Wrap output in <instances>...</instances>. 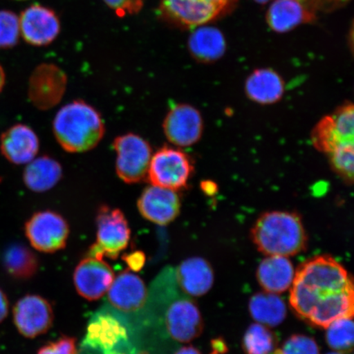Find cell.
I'll return each instance as SVG.
<instances>
[{
    "label": "cell",
    "instance_id": "3",
    "mask_svg": "<svg viewBox=\"0 0 354 354\" xmlns=\"http://www.w3.org/2000/svg\"><path fill=\"white\" fill-rule=\"evenodd\" d=\"M53 131L66 152L81 153L100 143L105 134V124L98 110L78 100L59 110L53 122Z\"/></svg>",
    "mask_w": 354,
    "mask_h": 354
},
{
    "label": "cell",
    "instance_id": "25",
    "mask_svg": "<svg viewBox=\"0 0 354 354\" xmlns=\"http://www.w3.org/2000/svg\"><path fill=\"white\" fill-rule=\"evenodd\" d=\"M3 266L8 276L26 281L37 273L39 261L29 248L20 243H13L3 252Z\"/></svg>",
    "mask_w": 354,
    "mask_h": 354
},
{
    "label": "cell",
    "instance_id": "33",
    "mask_svg": "<svg viewBox=\"0 0 354 354\" xmlns=\"http://www.w3.org/2000/svg\"><path fill=\"white\" fill-rule=\"evenodd\" d=\"M273 354H320L316 340L304 335H293Z\"/></svg>",
    "mask_w": 354,
    "mask_h": 354
},
{
    "label": "cell",
    "instance_id": "13",
    "mask_svg": "<svg viewBox=\"0 0 354 354\" xmlns=\"http://www.w3.org/2000/svg\"><path fill=\"white\" fill-rule=\"evenodd\" d=\"M163 319L166 333L176 342L189 343L201 336L203 330L202 314L197 305L187 298L171 301Z\"/></svg>",
    "mask_w": 354,
    "mask_h": 354
},
{
    "label": "cell",
    "instance_id": "5",
    "mask_svg": "<svg viewBox=\"0 0 354 354\" xmlns=\"http://www.w3.org/2000/svg\"><path fill=\"white\" fill-rule=\"evenodd\" d=\"M96 242L87 256L117 259L129 245L131 228L122 211L109 206H101L96 215Z\"/></svg>",
    "mask_w": 354,
    "mask_h": 354
},
{
    "label": "cell",
    "instance_id": "32",
    "mask_svg": "<svg viewBox=\"0 0 354 354\" xmlns=\"http://www.w3.org/2000/svg\"><path fill=\"white\" fill-rule=\"evenodd\" d=\"M20 35L19 17L15 12L0 10V48L15 46Z\"/></svg>",
    "mask_w": 354,
    "mask_h": 354
},
{
    "label": "cell",
    "instance_id": "17",
    "mask_svg": "<svg viewBox=\"0 0 354 354\" xmlns=\"http://www.w3.org/2000/svg\"><path fill=\"white\" fill-rule=\"evenodd\" d=\"M144 281L131 270H125L114 278L108 291L111 307L122 314L140 311L147 301Z\"/></svg>",
    "mask_w": 354,
    "mask_h": 354
},
{
    "label": "cell",
    "instance_id": "30",
    "mask_svg": "<svg viewBox=\"0 0 354 354\" xmlns=\"http://www.w3.org/2000/svg\"><path fill=\"white\" fill-rule=\"evenodd\" d=\"M312 141L318 151L329 154L336 146L342 143L336 131L331 115L322 118L314 127L312 131Z\"/></svg>",
    "mask_w": 354,
    "mask_h": 354
},
{
    "label": "cell",
    "instance_id": "20",
    "mask_svg": "<svg viewBox=\"0 0 354 354\" xmlns=\"http://www.w3.org/2000/svg\"><path fill=\"white\" fill-rule=\"evenodd\" d=\"M177 285L185 294L201 297L209 292L214 283V272L211 264L201 257L183 261L176 269Z\"/></svg>",
    "mask_w": 354,
    "mask_h": 354
},
{
    "label": "cell",
    "instance_id": "29",
    "mask_svg": "<svg viewBox=\"0 0 354 354\" xmlns=\"http://www.w3.org/2000/svg\"><path fill=\"white\" fill-rule=\"evenodd\" d=\"M332 169L345 183L351 185L354 177V142L336 146L329 154Z\"/></svg>",
    "mask_w": 354,
    "mask_h": 354
},
{
    "label": "cell",
    "instance_id": "42",
    "mask_svg": "<svg viewBox=\"0 0 354 354\" xmlns=\"http://www.w3.org/2000/svg\"><path fill=\"white\" fill-rule=\"evenodd\" d=\"M6 73H4L3 66L0 65V93L2 92L4 86H6Z\"/></svg>",
    "mask_w": 354,
    "mask_h": 354
},
{
    "label": "cell",
    "instance_id": "45",
    "mask_svg": "<svg viewBox=\"0 0 354 354\" xmlns=\"http://www.w3.org/2000/svg\"><path fill=\"white\" fill-rule=\"evenodd\" d=\"M17 1H25V0H17Z\"/></svg>",
    "mask_w": 354,
    "mask_h": 354
},
{
    "label": "cell",
    "instance_id": "21",
    "mask_svg": "<svg viewBox=\"0 0 354 354\" xmlns=\"http://www.w3.org/2000/svg\"><path fill=\"white\" fill-rule=\"evenodd\" d=\"M286 91V84L281 75L271 68L254 71L246 79L245 92L248 98L260 105L278 103Z\"/></svg>",
    "mask_w": 354,
    "mask_h": 354
},
{
    "label": "cell",
    "instance_id": "34",
    "mask_svg": "<svg viewBox=\"0 0 354 354\" xmlns=\"http://www.w3.org/2000/svg\"><path fill=\"white\" fill-rule=\"evenodd\" d=\"M37 354H77V339L69 336H62L55 342L44 345Z\"/></svg>",
    "mask_w": 354,
    "mask_h": 354
},
{
    "label": "cell",
    "instance_id": "1",
    "mask_svg": "<svg viewBox=\"0 0 354 354\" xmlns=\"http://www.w3.org/2000/svg\"><path fill=\"white\" fill-rule=\"evenodd\" d=\"M353 303L352 277L332 257H315L295 272L290 306L309 325L326 328L339 318H353Z\"/></svg>",
    "mask_w": 354,
    "mask_h": 354
},
{
    "label": "cell",
    "instance_id": "22",
    "mask_svg": "<svg viewBox=\"0 0 354 354\" xmlns=\"http://www.w3.org/2000/svg\"><path fill=\"white\" fill-rule=\"evenodd\" d=\"M295 275L291 261L283 256H268L260 263L256 272L260 286L272 294H281L290 289Z\"/></svg>",
    "mask_w": 354,
    "mask_h": 354
},
{
    "label": "cell",
    "instance_id": "24",
    "mask_svg": "<svg viewBox=\"0 0 354 354\" xmlns=\"http://www.w3.org/2000/svg\"><path fill=\"white\" fill-rule=\"evenodd\" d=\"M190 54L201 63H212L221 59L227 48L223 33L212 26H199L189 39Z\"/></svg>",
    "mask_w": 354,
    "mask_h": 354
},
{
    "label": "cell",
    "instance_id": "23",
    "mask_svg": "<svg viewBox=\"0 0 354 354\" xmlns=\"http://www.w3.org/2000/svg\"><path fill=\"white\" fill-rule=\"evenodd\" d=\"M63 177V168L55 158L48 156L37 157L26 165L24 172V184L35 193L48 192L59 183Z\"/></svg>",
    "mask_w": 354,
    "mask_h": 354
},
{
    "label": "cell",
    "instance_id": "27",
    "mask_svg": "<svg viewBox=\"0 0 354 354\" xmlns=\"http://www.w3.org/2000/svg\"><path fill=\"white\" fill-rule=\"evenodd\" d=\"M278 340L267 326L254 323L249 326L243 338L245 354H272L277 348Z\"/></svg>",
    "mask_w": 354,
    "mask_h": 354
},
{
    "label": "cell",
    "instance_id": "12",
    "mask_svg": "<svg viewBox=\"0 0 354 354\" xmlns=\"http://www.w3.org/2000/svg\"><path fill=\"white\" fill-rule=\"evenodd\" d=\"M66 83V75L59 66L48 64L39 65L29 80V100L39 110L54 108L64 98Z\"/></svg>",
    "mask_w": 354,
    "mask_h": 354
},
{
    "label": "cell",
    "instance_id": "4",
    "mask_svg": "<svg viewBox=\"0 0 354 354\" xmlns=\"http://www.w3.org/2000/svg\"><path fill=\"white\" fill-rule=\"evenodd\" d=\"M82 354H143L133 342L131 328L121 313L101 308L88 323Z\"/></svg>",
    "mask_w": 354,
    "mask_h": 354
},
{
    "label": "cell",
    "instance_id": "38",
    "mask_svg": "<svg viewBox=\"0 0 354 354\" xmlns=\"http://www.w3.org/2000/svg\"><path fill=\"white\" fill-rule=\"evenodd\" d=\"M8 309H10V302H8L7 295L0 289V323L6 319L8 314Z\"/></svg>",
    "mask_w": 354,
    "mask_h": 354
},
{
    "label": "cell",
    "instance_id": "43",
    "mask_svg": "<svg viewBox=\"0 0 354 354\" xmlns=\"http://www.w3.org/2000/svg\"><path fill=\"white\" fill-rule=\"evenodd\" d=\"M256 2L260 3H266L270 1V0H255Z\"/></svg>",
    "mask_w": 354,
    "mask_h": 354
},
{
    "label": "cell",
    "instance_id": "41",
    "mask_svg": "<svg viewBox=\"0 0 354 354\" xmlns=\"http://www.w3.org/2000/svg\"><path fill=\"white\" fill-rule=\"evenodd\" d=\"M175 354H201V353L194 346H185L179 348Z\"/></svg>",
    "mask_w": 354,
    "mask_h": 354
},
{
    "label": "cell",
    "instance_id": "16",
    "mask_svg": "<svg viewBox=\"0 0 354 354\" xmlns=\"http://www.w3.org/2000/svg\"><path fill=\"white\" fill-rule=\"evenodd\" d=\"M19 22L22 37L34 46H48L60 32V22L55 12L41 6L26 8L22 12Z\"/></svg>",
    "mask_w": 354,
    "mask_h": 354
},
{
    "label": "cell",
    "instance_id": "2",
    "mask_svg": "<svg viewBox=\"0 0 354 354\" xmlns=\"http://www.w3.org/2000/svg\"><path fill=\"white\" fill-rule=\"evenodd\" d=\"M257 249L267 256L291 257L306 250L308 234L297 212L270 211L261 215L251 228Z\"/></svg>",
    "mask_w": 354,
    "mask_h": 354
},
{
    "label": "cell",
    "instance_id": "7",
    "mask_svg": "<svg viewBox=\"0 0 354 354\" xmlns=\"http://www.w3.org/2000/svg\"><path fill=\"white\" fill-rule=\"evenodd\" d=\"M117 175L123 183L136 184L147 179L153 149L147 140L134 133L121 135L113 141Z\"/></svg>",
    "mask_w": 354,
    "mask_h": 354
},
{
    "label": "cell",
    "instance_id": "18",
    "mask_svg": "<svg viewBox=\"0 0 354 354\" xmlns=\"http://www.w3.org/2000/svg\"><path fill=\"white\" fill-rule=\"evenodd\" d=\"M39 137L25 124H16L4 131L0 138V152L7 160L15 165H26L37 157Z\"/></svg>",
    "mask_w": 354,
    "mask_h": 354
},
{
    "label": "cell",
    "instance_id": "44",
    "mask_svg": "<svg viewBox=\"0 0 354 354\" xmlns=\"http://www.w3.org/2000/svg\"><path fill=\"white\" fill-rule=\"evenodd\" d=\"M326 354H344V353L335 351V352H331V353H326Z\"/></svg>",
    "mask_w": 354,
    "mask_h": 354
},
{
    "label": "cell",
    "instance_id": "39",
    "mask_svg": "<svg viewBox=\"0 0 354 354\" xmlns=\"http://www.w3.org/2000/svg\"><path fill=\"white\" fill-rule=\"evenodd\" d=\"M212 354H223L227 351V346L223 339H216L212 342Z\"/></svg>",
    "mask_w": 354,
    "mask_h": 354
},
{
    "label": "cell",
    "instance_id": "19",
    "mask_svg": "<svg viewBox=\"0 0 354 354\" xmlns=\"http://www.w3.org/2000/svg\"><path fill=\"white\" fill-rule=\"evenodd\" d=\"M316 15L311 0H275L268 10L267 21L274 32L286 33L315 20Z\"/></svg>",
    "mask_w": 354,
    "mask_h": 354
},
{
    "label": "cell",
    "instance_id": "37",
    "mask_svg": "<svg viewBox=\"0 0 354 354\" xmlns=\"http://www.w3.org/2000/svg\"><path fill=\"white\" fill-rule=\"evenodd\" d=\"M349 0H311L314 12H331L346 4Z\"/></svg>",
    "mask_w": 354,
    "mask_h": 354
},
{
    "label": "cell",
    "instance_id": "28",
    "mask_svg": "<svg viewBox=\"0 0 354 354\" xmlns=\"http://www.w3.org/2000/svg\"><path fill=\"white\" fill-rule=\"evenodd\" d=\"M326 339L329 347L336 352L348 353L353 347V318L343 317L326 327Z\"/></svg>",
    "mask_w": 354,
    "mask_h": 354
},
{
    "label": "cell",
    "instance_id": "40",
    "mask_svg": "<svg viewBox=\"0 0 354 354\" xmlns=\"http://www.w3.org/2000/svg\"><path fill=\"white\" fill-rule=\"evenodd\" d=\"M201 188L203 193L209 196H214V194L218 192V187H216V183H212L211 180L203 181L201 184Z\"/></svg>",
    "mask_w": 354,
    "mask_h": 354
},
{
    "label": "cell",
    "instance_id": "31",
    "mask_svg": "<svg viewBox=\"0 0 354 354\" xmlns=\"http://www.w3.org/2000/svg\"><path fill=\"white\" fill-rule=\"evenodd\" d=\"M331 116L342 143L354 142L353 104L347 102L336 109Z\"/></svg>",
    "mask_w": 354,
    "mask_h": 354
},
{
    "label": "cell",
    "instance_id": "35",
    "mask_svg": "<svg viewBox=\"0 0 354 354\" xmlns=\"http://www.w3.org/2000/svg\"><path fill=\"white\" fill-rule=\"evenodd\" d=\"M119 15H135L143 7V0H104Z\"/></svg>",
    "mask_w": 354,
    "mask_h": 354
},
{
    "label": "cell",
    "instance_id": "10",
    "mask_svg": "<svg viewBox=\"0 0 354 354\" xmlns=\"http://www.w3.org/2000/svg\"><path fill=\"white\" fill-rule=\"evenodd\" d=\"M12 314L17 330L26 338L34 339L46 334L54 324V309L41 295H25L17 301Z\"/></svg>",
    "mask_w": 354,
    "mask_h": 354
},
{
    "label": "cell",
    "instance_id": "14",
    "mask_svg": "<svg viewBox=\"0 0 354 354\" xmlns=\"http://www.w3.org/2000/svg\"><path fill=\"white\" fill-rule=\"evenodd\" d=\"M114 272L104 259L87 256L78 263L73 273L77 293L88 301L101 299L114 280Z\"/></svg>",
    "mask_w": 354,
    "mask_h": 354
},
{
    "label": "cell",
    "instance_id": "6",
    "mask_svg": "<svg viewBox=\"0 0 354 354\" xmlns=\"http://www.w3.org/2000/svg\"><path fill=\"white\" fill-rule=\"evenodd\" d=\"M192 158L176 146H163L153 153L147 180L156 187L179 190L187 187L194 172Z\"/></svg>",
    "mask_w": 354,
    "mask_h": 354
},
{
    "label": "cell",
    "instance_id": "8",
    "mask_svg": "<svg viewBox=\"0 0 354 354\" xmlns=\"http://www.w3.org/2000/svg\"><path fill=\"white\" fill-rule=\"evenodd\" d=\"M238 0H162L161 10L167 19L184 28L209 24L227 13Z\"/></svg>",
    "mask_w": 354,
    "mask_h": 354
},
{
    "label": "cell",
    "instance_id": "9",
    "mask_svg": "<svg viewBox=\"0 0 354 354\" xmlns=\"http://www.w3.org/2000/svg\"><path fill=\"white\" fill-rule=\"evenodd\" d=\"M25 234L35 250L54 254L65 249L70 227L63 216L55 211L44 210L35 212L26 221Z\"/></svg>",
    "mask_w": 354,
    "mask_h": 354
},
{
    "label": "cell",
    "instance_id": "11",
    "mask_svg": "<svg viewBox=\"0 0 354 354\" xmlns=\"http://www.w3.org/2000/svg\"><path fill=\"white\" fill-rule=\"evenodd\" d=\"M203 120L199 111L187 104L172 106L163 121V133L177 148H188L198 142L203 133Z\"/></svg>",
    "mask_w": 354,
    "mask_h": 354
},
{
    "label": "cell",
    "instance_id": "36",
    "mask_svg": "<svg viewBox=\"0 0 354 354\" xmlns=\"http://www.w3.org/2000/svg\"><path fill=\"white\" fill-rule=\"evenodd\" d=\"M122 259L125 261L131 272H138L145 267L146 257L143 251L136 250L124 254Z\"/></svg>",
    "mask_w": 354,
    "mask_h": 354
},
{
    "label": "cell",
    "instance_id": "15",
    "mask_svg": "<svg viewBox=\"0 0 354 354\" xmlns=\"http://www.w3.org/2000/svg\"><path fill=\"white\" fill-rule=\"evenodd\" d=\"M137 207L145 219L165 227L179 216L181 201L178 192L150 185L141 193Z\"/></svg>",
    "mask_w": 354,
    "mask_h": 354
},
{
    "label": "cell",
    "instance_id": "26",
    "mask_svg": "<svg viewBox=\"0 0 354 354\" xmlns=\"http://www.w3.org/2000/svg\"><path fill=\"white\" fill-rule=\"evenodd\" d=\"M249 309L254 320L270 327L281 324L287 314L284 300L280 296L268 292H261L252 296Z\"/></svg>",
    "mask_w": 354,
    "mask_h": 354
}]
</instances>
